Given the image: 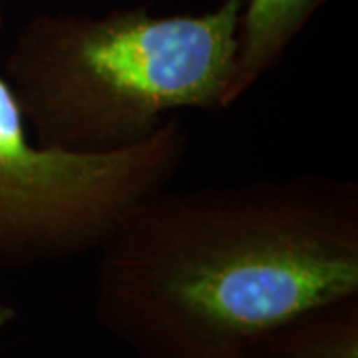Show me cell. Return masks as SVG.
Masks as SVG:
<instances>
[{
	"label": "cell",
	"instance_id": "1",
	"mask_svg": "<svg viewBox=\"0 0 358 358\" xmlns=\"http://www.w3.org/2000/svg\"><path fill=\"white\" fill-rule=\"evenodd\" d=\"M98 324L136 358H253L358 294V185L331 176L157 189L98 251Z\"/></svg>",
	"mask_w": 358,
	"mask_h": 358
},
{
	"label": "cell",
	"instance_id": "2",
	"mask_svg": "<svg viewBox=\"0 0 358 358\" xmlns=\"http://www.w3.org/2000/svg\"><path fill=\"white\" fill-rule=\"evenodd\" d=\"M243 2L167 16L148 6L36 14L18 30L0 76L40 145H128L173 112L223 110Z\"/></svg>",
	"mask_w": 358,
	"mask_h": 358
},
{
	"label": "cell",
	"instance_id": "3",
	"mask_svg": "<svg viewBox=\"0 0 358 358\" xmlns=\"http://www.w3.org/2000/svg\"><path fill=\"white\" fill-rule=\"evenodd\" d=\"M187 152L173 115L120 148L40 145L0 76V271L98 253L136 205L171 185Z\"/></svg>",
	"mask_w": 358,
	"mask_h": 358
},
{
	"label": "cell",
	"instance_id": "4",
	"mask_svg": "<svg viewBox=\"0 0 358 358\" xmlns=\"http://www.w3.org/2000/svg\"><path fill=\"white\" fill-rule=\"evenodd\" d=\"M324 2L327 0H245L237 34V60L225 92L223 110L235 106L261 78L277 68Z\"/></svg>",
	"mask_w": 358,
	"mask_h": 358
},
{
	"label": "cell",
	"instance_id": "5",
	"mask_svg": "<svg viewBox=\"0 0 358 358\" xmlns=\"http://www.w3.org/2000/svg\"><path fill=\"white\" fill-rule=\"evenodd\" d=\"M253 358H358V294L285 320L261 341Z\"/></svg>",
	"mask_w": 358,
	"mask_h": 358
},
{
	"label": "cell",
	"instance_id": "6",
	"mask_svg": "<svg viewBox=\"0 0 358 358\" xmlns=\"http://www.w3.org/2000/svg\"><path fill=\"white\" fill-rule=\"evenodd\" d=\"M16 317H18L16 308H14L13 305H8L6 301H2V299H0V333H2L10 322H14Z\"/></svg>",
	"mask_w": 358,
	"mask_h": 358
}]
</instances>
